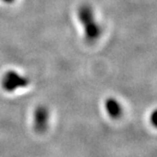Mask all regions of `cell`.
I'll return each instance as SVG.
<instances>
[{
  "label": "cell",
  "mask_w": 157,
  "mask_h": 157,
  "mask_svg": "<svg viewBox=\"0 0 157 157\" xmlns=\"http://www.w3.org/2000/svg\"><path fill=\"white\" fill-rule=\"evenodd\" d=\"M48 124V110L44 106H39L35 109L33 115V125L38 132H44Z\"/></svg>",
  "instance_id": "2"
},
{
  "label": "cell",
  "mask_w": 157,
  "mask_h": 157,
  "mask_svg": "<svg viewBox=\"0 0 157 157\" xmlns=\"http://www.w3.org/2000/svg\"><path fill=\"white\" fill-rule=\"evenodd\" d=\"M105 108L106 111L112 118H118L122 115V107L120 103L115 98H108L105 102Z\"/></svg>",
  "instance_id": "4"
},
{
  "label": "cell",
  "mask_w": 157,
  "mask_h": 157,
  "mask_svg": "<svg viewBox=\"0 0 157 157\" xmlns=\"http://www.w3.org/2000/svg\"><path fill=\"white\" fill-rule=\"evenodd\" d=\"M84 24L85 27V35L86 39L88 41H93L96 40L100 33V29L98 25L94 23V21L92 19V16L90 13H82V18H81Z\"/></svg>",
  "instance_id": "3"
},
{
  "label": "cell",
  "mask_w": 157,
  "mask_h": 157,
  "mask_svg": "<svg viewBox=\"0 0 157 157\" xmlns=\"http://www.w3.org/2000/svg\"><path fill=\"white\" fill-rule=\"evenodd\" d=\"M155 117H156V111H154L153 113H152V115H151V122H152V125L153 126H155L156 124H155Z\"/></svg>",
  "instance_id": "5"
},
{
  "label": "cell",
  "mask_w": 157,
  "mask_h": 157,
  "mask_svg": "<svg viewBox=\"0 0 157 157\" xmlns=\"http://www.w3.org/2000/svg\"><path fill=\"white\" fill-rule=\"evenodd\" d=\"M2 87L7 92H13L17 88L25 87L29 84V81L26 78L20 76L15 71L10 70L2 78Z\"/></svg>",
  "instance_id": "1"
}]
</instances>
